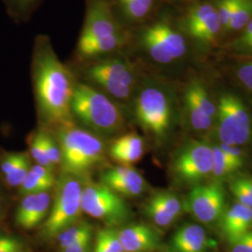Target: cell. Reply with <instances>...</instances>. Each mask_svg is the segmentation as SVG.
Returning <instances> with one entry per match:
<instances>
[{
	"label": "cell",
	"instance_id": "ee69618b",
	"mask_svg": "<svg viewBox=\"0 0 252 252\" xmlns=\"http://www.w3.org/2000/svg\"><path fill=\"white\" fill-rule=\"evenodd\" d=\"M247 237H248V241H249V245L251 248V252H252V230L247 232Z\"/></svg>",
	"mask_w": 252,
	"mask_h": 252
},
{
	"label": "cell",
	"instance_id": "8992f818",
	"mask_svg": "<svg viewBox=\"0 0 252 252\" xmlns=\"http://www.w3.org/2000/svg\"><path fill=\"white\" fill-rule=\"evenodd\" d=\"M87 80L94 87L113 100L131 99L136 89V71L134 64L124 56L110 55L91 61L84 69Z\"/></svg>",
	"mask_w": 252,
	"mask_h": 252
},
{
	"label": "cell",
	"instance_id": "d6986e66",
	"mask_svg": "<svg viewBox=\"0 0 252 252\" xmlns=\"http://www.w3.org/2000/svg\"><path fill=\"white\" fill-rule=\"evenodd\" d=\"M144 140L136 133H128L116 138L109 147L110 157L122 165L131 166L144 154Z\"/></svg>",
	"mask_w": 252,
	"mask_h": 252
},
{
	"label": "cell",
	"instance_id": "83f0119b",
	"mask_svg": "<svg viewBox=\"0 0 252 252\" xmlns=\"http://www.w3.org/2000/svg\"><path fill=\"white\" fill-rule=\"evenodd\" d=\"M56 186L55 183L50 182L48 180L40 178L38 175H36L34 171L29 170L27 174V178L24 180V182L19 187L20 193L25 196L28 194L33 193H39L43 191H49L50 189H54Z\"/></svg>",
	"mask_w": 252,
	"mask_h": 252
},
{
	"label": "cell",
	"instance_id": "7a4b0ae2",
	"mask_svg": "<svg viewBox=\"0 0 252 252\" xmlns=\"http://www.w3.org/2000/svg\"><path fill=\"white\" fill-rule=\"evenodd\" d=\"M126 42L127 34L108 0H89L77 45L78 56L88 62L98 60L118 53Z\"/></svg>",
	"mask_w": 252,
	"mask_h": 252
},
{
	"label": "cell",
	"instance_id": "836d02e7",
	"mask_svg": "<svg viewBox=\"0 0 252 252\" xmlns=\"http://www.w3.org/2000/svg\"><path fill=\"white\" fill-rule=\"evenodd\" d=\"M230 189L234 197L237 200V203L246 206V207H252V195L246 188L242 180L240 178H235L230 183Z\"/></svg>",
	"mask_w": 252,
	"mask_h": 252
},
{
	"label": "cell",
	"instance_id": "f35d334b",
	"mask_svg": "<svg viewBox=\"0 0 252 252\" xmlns=\"http://www.w3.org/2000/svg\"><path fill=\"white\" fill-rule=\"evenodd\" d=\"M219 147L230 158L232 162H234L239 167L243 166L244 154L240 147L233 146V145L222 144V143H220Z\"/></svg>",
	"mask_w": 252,
	"mask_h": 252
},
{
	"label": "cell",
	"instance_id": "4fadbf2b",
	"mask_svg": "<svg viewBox=\"0 0 252 252\" xmlns=\"http://www.w3.org/2000/svg\"><path fill=\"white\" fill-rule=\"evenodd\" d=\"M100 182L123 197H138L148 184L142 175L129 165H120L103 172Z\"/></svg>",
	"mask_w": 252,
	"mask_h": 252
},
{
	"label": "cell",
	"instance_id": "74e56055",
	"mask_svg": "<svg viewBox=\"0 0 252 252\" xmlns=\"http://www.w3.org/2000/svg\"><path fill=\"white\" fill-rule=\"evenodd\" d=\"M25 153H11L6 154L0 161V172L2 175L7 176L11 171L21 159L23 158Z\"/></svg>",
	"mask_w": 252,
	"mask_h": 252
},
{
	"label": "cell",
	"instance_id": "30bf717a",
	"mask_svg": "<svg viewBox=\"0 0 252 252\" xmlns=\"http://www.w3.org/2000/svg\"><path fill=\"white\" fill-rule=\"evenodd\" d=\"M217 134L220 143L247 144L252 136V121L243 102L232 94H222L217 106Z\"/></svg>",
	"mask_w": 252,
	"mask_h": 252
},
{
	"label": "cell",
	"instance_id": "8d00e7d4",
	"mask_svg": "<svg viewBox=\"0 0 252 252\" xmlns=\"http://www.w3.org/2000/svg\"><path fill=\"white\" fill-rule=\"evenodd\" d=\"M244 28L242 35L235 41L234 46L245 54H252V19Z\"/></svg>",
	"mask_w": 252,
	"mask_h": 252
},
{
	"label": "cell",
	"instance_id": "9c48e42d",
	"mask_svg": "<svg viewBox=\"0 0 252 252\" xmlns=\"http://www.w3.org/2000/svg\"><path fill=\"white\" fill-rule=\"evenodd\" d=\"M213 162L212 146L191 139L175 154L170 166L172 176L178 183L193 187L211 176Z\"/></svg>",
	"mask_w": 252,
	"mask_h": 252
},
{
	"label": "cell",
	"instance_id": "ffe728a7",
	"mask_svg": "<svg viewBox=\"0 0 252 252\" xmlns=\"http://www.w3.org/2000/svg\"><path fill=\"white\" fill-rule=\"evenodd\" d=\"M92 234L93 228L90 223L86 221H80L64 229L56 237L60 249L63 250L86 239L92 238Z\"/></svg>",
	"mask_w": 252,
	"mask_h": 252
},
{
	"label": "cell",
	"instance_id": "8fae6325",
	"mask_svg": "<svg viewBox=\"0 0 252 252\" xmlns=\"http://www.w3.org/2000/svg\"><path fill=\"white\" fill-rule=\"evenodd\" d=\"M183 203L184 211L203 224L213 225L220 222L225 211V190L219 181L200 183L189 190Z\"/></svg>",
	"mask_w": 252,
	"mask_h": 252
},
{
	"label": "cell",
	"instance_id": "bcb514c9",
	"mask_svg": "<svg viewBox=\"0 0 252 252\" xmlns=\"http://www.w3.org/2000/svg\"></svg>",
	"mask_w": 252,
	"mask_h": 252
},
{
	"label": "cell",
	"instance_id": "2e32d148",
	"mask_svg": "<svg viewBox=\"0 0 252 252\" xmlns=\"http://www.w3.org/2000/svg\"><path fill=\"white\" fill-rule=\"evenodd\" d=\"M215 247V241L202 226L190 222L180 226L170 240L173 252H208Z\"/></svg>",
	"mask_w": 252,
	"mask_h": 252
},
{
	"label": "cell",
	"instance_id": "277c9868",
	"mask_svg": "<svg viewBox=\"0 0 252 252\" xmlns=\"http://www.w3.org/2000/svg\"><path fill=\"white\" fill-rule=\"evenodd\" d=\"M71 114L91 131L101 135L116 134L125 124L123 112L115 101L87 83H76Z\"/></svg>",
	"mask_w": 252,
	"mask_h": 252
},
{
	"label": "cell",
	"instance_id": "3957f363",
	"mask_svg": "<svg viewBox=\"0 0 252 252\" xmlns=\"http://www.w3.org/2000/svg\"><path fill=\"white\" fill-rule=\"evenodd\" d=\"M55 138L61 150V169L63 175L86 177L105 159V144L93 132L72 123L58 126Z\"/></svg>",
	"mask_w": 252,
	"mask_h": 252
},
{
	"label": "cell",
	"instance_id": "ba28073f",
	"mask_svg": "<svg viewBox=\"0 0 252 252\" xmlns=\"http://www.w3.org/2000/svg\"><path fill=\"white\" fill-rule=\"evenodd\" d=\"M81 209L82 213L110 228L126 223L132 215L125 197L101 182H88L82 186Z\"/></svg>",
	"mask_w": 252,
	"mask_h": 252
},
{
	"label": "cell",
	"instance_id": "7c38bea8",
	"mask_svg": "<svg viewBox=\"0 0 252 252\" xmlns=\"http://www.w3.org/2000/svg\"><path fill=\"white\" fill-rule=\"evenodd\" d=\"M141 39L150 57L161 64L173 63L187 51L183 36L166 22H158L147 27Z\"/></svg>",
	"mask_w": 252,
	"mask_h": 252
},
{
	"label": "cell",
	"instance_id": "60d3db41",
	"mask_svg": "<svg viewBox=\"0 0 252 252\" xmlns=\"http://www.w3.org/2000/svg\"><path fill=\"white\" fill-rule=\"evenodd\" d=\"M230 252H252L248 241L247 233L230 242Z\"/></svg>",
	"mask_w": 252,
	"mask_h": 252
},
{
	"label": "cell",
	"instance_id": "ab89813d",
	"mask_svg": "<svg viewBox=\"0 0 252 252\" xmlns=\"http://www.w3.org/2000/svg\"><path fill=\"white\" fill-rule=\"evenodd\" d=\"M237 78L252 93V63H244L237 70Z\"/></svg>",
	"mask_w": 252,
	"mask_h": 252
},
{
	"label": "cell",
	"instance_id": "f1b7e54d",
	"mask_svg": "<svg viewBox=\"0 0 252 252\" xmlns=\"http://www.w3.org/2000/svg\"><path fill=\"white\" fill-rule=\"evenodd\" d=\"M185 102L189 123L192 128L200 132L209 130L212 127L214 119L206 114L192 100L185 97Z\"/></svg>",
	"mask_w": 252,
	"mask_h": 252
},
{
	"label": "cell",
	"instance_id": "d6a6232c",
	"mask_svg": "<svg viewBox=\"0 0 252 252\" xmlns=\"http://www.w3.org/2000/svg\"><path fill=\"white\" fill-rule=\"evenodd\" d=\"M41 135H42V141L44 145L46 154L51 164L53 165L54 168L56 166H60L62 156H61L60 146L57 142V139L55 138V136L51 135L44 129H41Z\"/></svg>",
	"mask_w": 252,
	"mask_h": 252
},
{
	"label": "cell",
	"instance_id": "d4e9b609",
	"mask_svg": "<svg viewBox=\"0 0 252 252\" xmlns=\"http://www.w3.org/2000/svg\"><path fill=\"white\" fill-rule=\"evenodd\" d=\"M185 97L192 100L209 117L216 118L217 106L201 84L191 83L186 90Z\"/></svg>",
	"mask_w": 252,
	"mask_h": 252
},
{
	"label": "cell",
	"instance_id": "7bdbcfd3",
	"mask_svg": "<svg viewBox=\"0 0 252 252\" xmlns=\"http://www.w3.org/2000/svg\"><path fill=\"white\" fill-rule=\"evenodd\" d=\"M240 180H242L244 185L246 188L249 189V191L252 193V177H239Z\"/></svg>",
	"mask_w": 252,
	"mask_h": 252
},
{
	"label": "cell",
	"instance_id": "52a82bcc",
	"mask_svg": "<svg viewBox=\"0 0 252 252\" xmlns=\"http://www.w3.org/2000/svg\"><path fill=\"white\" fill-rule=\"evenodd\" d=\"M82 186L79 178L69 175L62 174L57 180L54 198L42 229L47 238L56 237L64 229L79 222L82 213Z\"/></svg>",
	"mask_w": 252,
	"mask_h": 252
},
{
	"label": "cell",
	"instance_id": "b9f144b4",
	"mask_svg": "<svg viewBox=\"0 0 252 252\" xmlns=\"http://www.w3.org/2000/svg\"><path fill=\"white\" fill-rule=\"evenodd\" d=\"M91 241H92V238H89L80 243L73 245L71 247L65 248L61 251L62 252H90Z\"/></svg>",
	"mask_w": 252,
	"mask_h": 252
},
{
	"label": "cell",
	"instance_id": "e575fe53",
	"mask_svg": "<svg viewBox=\"0 0 252 252\" xmlns=\"http://www.w3.org/2000/svg\"><path fill=\"white\" fill-rule=\"evenodd\" d=\"M237 0H220L216 8L217 13L220 19L221 28L227 30L230 20L234 13Z\"/></svg>",
	"mask_w": 252,
	"mask_h": 252
},
{
	"label": "cell",
	"instance_id": "cb8c5ba5",
	"mask_svg": "<svg viewBox=\"0 0 252 252\" xmlns=\"http://www.w3.org/2000/svg\"><path fill=\"white\" fill-rule=\"evenodd\" d=\"M213 149V168L211 176L216 181L224 180L237 171L240 167L230 160L219 146H212Z\"/></svg>",
	"mask_w": 252,
	"mask_h": 252
},
{
	"label": "cell",
	"instance_id": "f546056e",
	"mask_svg": "<svg viewBox=\"0 0 252 252\" xmlns=\"http://www.w3.org/2000/svg\"><path fill=\"white\" fill-rule=\"evenodd\" d=\"M29 156L32 158L36 164L45 166L49 169L54 170L53 165L49 161L47 154H46L44 145L42 141V135H41V129L35 132L31 135L29 139Z\"/></svg>",
	"mask_w": 252,
	"mask_h": 252
},
{
	"label": "cell",
	"instance_id": "603a6c76",
	"mask_svg": "<svg viewBox=\"0 0 252 252\" xmlns=\"http://www.w3.org/2000/svg\"><path fill=\"white\" fill-rule=\"evenodd\" d=\"M155 205L161 207L169 215L176 218L177 220L181 216L184 211V203L181 199L174 192L167 190H160L149 198Z\"/></svg>",
	"mask_w": 252,
	"mask_h": 252
},
{
	"label": "cell",
	"instance_id": "44dd1931",
	"mask_svg": "<svg viewBox=\"0 0 252 252\" xmlns=\"http://www.w3.org/2000/svg\"><path fill=\"white\" fill-rule=\"evenodd\" d=\"M10 18L14 22H27L34 14L41 0H2Z\"/></svg>",
	"mask_w": 252,
	"mask_h": 252
},
{
	"label": "cell",
	"instance_id": "7402d4cb",
	"mask_svg": "<svg viewBox=\"0 0 252 252\" xmlns=\"http://www.w3.org/2000/svg\"><path fill=\"white\" fill-rule=\"evenodd\" d=\"M154 0H117L123 15L131 22H139L152 11Z\"/></svg>",
	"mask_w": 252,
	"mask_h": 252
},
{
	"label": "cell",
	"instance_id": "ac0fdd59",
	"mask_svg": "<svg viewBox=\"0 0 252 252\" xmlns=\"http://www.w3.org/2000/svg\"><path fill=\"white\" fill-rule=\"evenodd\" d=\"M219 224L221 234L230 243L252 230V207L236 203L225 209Z\"/></svg>",
	"mask_w": 252,
	"mask_h": 252
},
{
	"label": "cell",
	"instance_id": "9a60e30c",
	"mask_svg": "<svg viewBox=\"0 0 252 252\" xmlns=\"http://www.w3.org/2000/svg\"><path fill=\"white\" fill-rule=\"evenodd\" d=\"M52 201L49 191L25 195L16 210L17 225L25 230H31L40 224L49 215Z\"/></svg>",
	"mask_w": 252,
	"mask_h": 252
},
{
	"label": "cell",
	"instance_id": "484cf974",
	"mask_svg": "<svg viewBox=\"0 0 252 252\" xmlns=\"http://www.w3.org/2000/svg\"><path fill=\"white\" fill-rule=\"evenodd\" d=\"M124 249L118 236V230L105 228L97 233L94 252H123Z\"/></svg>",
	"mask_w": 252,
	"mask_h": 252
},
{
	"label": "cell",
	"instance_id": "d590c367",
	"mask_svg": "<svg viewBox=\"0 0 252 252\" xmlns=\"http://www.w3.org/2000/svg\"><path fill=\"white\" fill-rule=\"evenodd\" d=\"M0 252H27L25 244L11 235H0Z\"/></svg>",
	"mask_w": 252,
	"mask_h": 252
},
{
	"label": "cell",
	"instance_id": "4316f807",
	"mask_svg": "<svg viewBox=\"0 0 252 252\" xmlns=\"http://www.w3.org/2000/svg\"><path fill=\"white\" fill-rule=\"evenodd\" d=\"M252 19V0H237L234 13L230 20L228 31H240Z\"/></svg>",
	"mask_w": 252,
	"mask_h": 252
},
{
	"label": "cell",
	"instance_id": "5bb4252c",
	"mask_svg": "<svg viewBox=\"0 0 252 252\" xmlns=\"http://www.w3.org/2000/svg\"><path fill=\"white\" fill-rule=\"evenodd\" d=\"M186 27L190 36L203 43L213 42L222 29L216 7L209 3L191 8L186 19Z\"/></svg>",
	"mask_w": 252,
	"mask_h": 252
},
{
	"label": "cell",
	"instance_id": "4dcf8cb0",
	"mask_svg": "<svg viewBox=\"0 0 252 252\" xmlns=\"http://www.w3.org/2000/svg\"><path fill=\"white\" fill-rule=\"evenodd\" d=\"M143 211L146 216L148 217L155 225L161 228H167L177 220L176 218L166 213L161 207L155 205L149 199L144 205Z\"/></svg>",
	"mask_w": 252,
	"mask_h": 252
},
{
	"label": "cell",
	"instance_id": "1f68e13d",
	"mask_svg": "<svg viewBox=\"0 0 252 252\" xmlns=\"http://www.w3.org/2000/svg\"><path fill=\"white\" fill-rule=\"evenodd\" d=\"M31 162L29 154L25 153L21 161L16 164V166L5 176V182L9 187H20L27 178V174L31 168Z\"/></svg>",
	"mask_w": 252,
	"mask_h": 252
},
{
	"label": "cell",
	"instance_id": "5b68a950",
	"mask_svg": "<svg viewBox=\"0 0 252 252\" xmlns=\"http://www.w3.org/2000/svg\"><path fill=\"white\" fill-rule=\"evenodd\" d=\"M134 114L140 127L157 143L170 135L174 105L169 92L157 83L143 85L134 97Z\"/></svg>",
	"mask_w": 252,
	"mask_h": 252
},
{
	"label": "cell",
	"instance_id": "e0dca14e",
	"mask_svg": "<svg viewBox=\"0 0 252 252\" xmlns=\"http://www.w3.org/2000/svg\"><path fill=\"white\" fill-rule=\"evenodd\" d=\"M124 252H151L160 246V237L152 227L144 223H131L118 230Z\"/></svg>",
	"mask_w": 252,
	"mask_h": 252
},
{
	"label": "cell",
	"instance_id": "f6af8a7d",
	"mask_svg": "<svg viewBox=\"0 0 252 252\" xmlns=\"http://www.w3.org/2000/svg\"><path fill=\"white\" fill-rule=\"evenodd\" d=\"M1 207H2V201H1V198H0V211H1Z\"/></svg>",
	"mask_w": 252,
	"mask_h": 252
},
{
	"label": "cell",
	"instance_id": "6da1fadb",
	"mask_svg": "<svg viewBox=\"0 0 252 252\" xmlns=\"http://www.w3.org/2000/svg\"><path fill=\"white\" fill-rule=\"evenodd\" d=\"M32 74L41 117L56 127L71 124V102L77 82L44 35L36 36L35 40Z\"/></svg>",
	"mask_w": 252,
	"mask_h": 252
}]
</instances>
